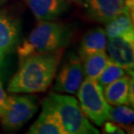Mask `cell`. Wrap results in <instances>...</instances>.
I'll list each match as a JSON object with an SVG mask.
<instances>
[{
    "mask_svg": "<svg viewBox=\"0 0 134 134\" xmlns=\"http://www.w3.org/2000/svg\"><path fill=\"white\" fill-rule=\"evenodd\" d=\"M37 21H52L67 8L65 0H25Z\"/></svg>",
    "mask_w": 134,
    "mask_h": 134,
    "instance_id": "cell-9",
    "label": "cell"
},
{
    "mask_svg": "<svg viewBox=\"0 0 134 134\" xmlns=\"http://www.w3.org/2000/svg\"><path fill=\"white\" fill-rule=\"evenodd\" d=\"M43 105L57 113L66 134L99 133L83 112L77 100L71 96L50 93L43 102Z\"/></svg>",
    "mask_w": 134,
    "mask_h": 134,
    "instance_id": "cell-3",
    "label": "cell"
},
{
    "mask_svg": "<svg viewBox=\"0 0 134 134\" xmlns=\"http://www.w3.org/2000/svg\"><path fill=\"white\" fill-rule=\"evenodd\" d=\"M80 108L93 124L101 126L108 120L110 104L97 80L85 79L77 92Z\"/></svg>",
    "mask_w": 134,
    "mask_h": 134,
    "instance_id": "cell-4",
    "label": "cell"
},
{
    "mask_svg": "<svg viewBox=\"0 0 134 134\" xmlns=\"http://www.w3.org/2000/svg\"><path fill=\"white\" fill-rule=\"evenodd\" d=\"M7 97L8 96L4 91V88H3L1 82H0V115L3 113V111L5 109V106H6Z\"/></svg>",
    "mask_w": 134,
    "mask_h": 134,
    "instance_id": "cell-19",
    "label": "cell"
},
{
    "mask_svg": "<svg viewBox=\"0 0 134 134\" xmlns=\"http://www.w3.org/2000/svg\"><path fill=\"white\" fill-rule=\"evenodd\" d=\"M84 79L82 60L79 56L71 55L58 74L54 90L58 92L76 94Z\"/></svg>",
    "mask_w": 134,
    "mask_h": 134,
    "instance_id": "cell-7",
    "label": "cell"
},
{
    "mask_svg": "<svg viewBox=\"0 0 134 134\" xmlns=\"http://www.w3.org/2000/svg\"><path fill=\"white\" fill-rule=\"evenodd\" d=\"M103 132L107 134H124L125 130L119 126L117 124H115L112 121H106L104 123Z\"/></svg>",
    "mask_w": 134,
    "mask_h": 134,
    "instance_id": "cell-18",
    "label": "cell"
},
{
    "mask_svg": "<svg viewBox=\"0 0 134 134\" xmlns=\"http://www.w3.org/2000/svg\"><path fill=\"white\" fill-rule=\"evenodd\" d=\"M37 107L26 96H8L4 111L0 115L3 126L8 130H18L33 117Z\"/></svg>",
    "mask_w": 134,
    "mask_h": 134,
    "instance_id": "cell-5",
    "label": "cell"
},
{
    "mask_svg": "<svg viewBox=\"0 0 134 134\" xmlns=\"http://www.w3.org/2000/svg\"><path fill=\"white\" fill-rule=\"evenodd\" d=\"M128 100L129 104H134V83H133V75L130 76L129 79V86H128Z\"/></svg>",
    "mask_w": 134,
    "mask_h": 134,
    "instance_id": "cell-20",
    "label": "cell"
},
{
    "mask_svg": "<svg viewBox=\"0 0 134 134\" xmlns=\"http://www.w3.org/2000/svg\"><path fill=\"white\" fill-rule=\"evenodd\" d=\"M67 28L60 23L38 21L27 38L18 48V60L21 62L30 56L54 52L68 42Z\"/></svg>",
    "mask_w": 134,
    "mask_h": 134,
    "instance_id": "cell-2",
    "label": "cell"
},
{
    "mask_svg": "<svg viewBox=\"0 0 134 134\" xmlns=\"http://www.w3.org/2000/svg\"><path fill=\"white\" fill-rule=\"evenodd\" d=\"M107 37L104 29L97 28L88 31L80 44L79 57L82 61L95 53L106 52Z\"/></svg>",
    "mask_w": 134,
    "mask_h": 134,
    "instance_id": "cell-11",
    "label": "cell"
},
{
    "mask_svg": "<svg viewBox=\"0 0 134 134\" xmlns=\"http://www.w3.org/2000/svg\"><path fill=\"white\" fill-rule=\"evenodd\" d=\"M106 50L112 62L125 69L127 74H133L134 32L108 38Z\"/></svg>",
    "mask_w": 134,
    "mask_h": 134,
    "instance_id": "cell-8",
    "label": "cell"
},
{
    "mask_svg": "<svg viewBox=\"0 0 134 134\" xmlns=\"http://www.w3.org/2000/svg\"><path fill=\"white\" fill-rule=\"evenodd\" d=\"M4 55H3L1 52H0V66H1L2 63H3V60H4Z\"/></svg>",
    "mask_w": 134,
    "mask_h": 134,
    "instance_id": "cell-22",
    "label": "cell"
},
{
    "mask_svg": "<svg viewBox=\"0 0 134 134\" xmlns=\"http://www.w3.org/2000/svg\"><path fill=\"white\" fill-rule=\"evenodd\" d=\"M62 51L30 56L19 62V68L8 85L10 93L45 92L53 81Z\"/></svg>",
    "mask_w": 134,
    "mask_h": 134,
    "instance_id": "cell-1",
    "label": "cell"
},
{
    "mask_svg": "<svg viewBox=\"0 0 134 134\" xmlns=\"http://www.w3.org/2000/svg\"><path fill=\"white\" fill-rule=\"evenodd\" d=\"M66 2H71V3H77V4H81L82 0H65Z\"/></svg>",
    "mask_w": 134,
    "mask_h": 134,
    "instance_id": "cell-21",
    "label": "cell"
},
{
    "mask_svg": "<svg viewBox=\"0 0 134 134\" xmlns=\"http://www.w3.org/2000/svg\"><path fill=\"white\" fill-rule=\"evenodd\" d=\"M18 29L9 16L0 14V52L3 55L12 52L18 42Z\"/></svg>",
    "mask_w": 134,
    "mask_h": 134,
    "instance_id": "cell-12",
    "label": "cell"
},
{
    "mask_svg": "<svg viewBox=\"0 0 134 134\" xmlns=\"http://www.w3.org/2000/svg\"><path fill=\"white\" fill-rule=\"evenodd\" d=\"M111 59L106 52L95 53L83 60L85 79L97 80Z\"/></svg>",
    "mask_w": 134,
    "mask_h": 134,
    "instance_id": "cell-14",
    "label": "cell"
},
{
    "mask_svg": "<svg viewBox=\"0 0 134 134\" xmlns=\"http://www.w3.org/2000/svg\"><path fill=\"white\" fill-rule=\"evenodd\" d=\"M126 74L127 72L125 69H123L121 66L113 63L111 60L107 64L104 71L101 72L99 77L97 79V82L102 87V89H104L106 85H110L111 83L114 82L115 80L120 79Z\"/></svg>",
    "mask_w": 134,
    "mask_h": 134,
    "instance_id": "cell-17",
    "label": "cell"
},
{
    "mask_svg": "<svg viewBox=\"0 0 134 134\" xmlns=\"http://www.w3.org/2000/svg\"><path fill=\"white\" fill-rule=\"evenodd\" d=\"M104 31L108 38L134 32L132 15H131V13H124L118 16L106 23Z\"/></svg>",
    "mask_w": 134,
    "mask_h": 134,
    "instance_id": "cell-15",
    "label": "cell"
},
{
    "mask_svg": "<svg viewBox=\"0 0 134 134\" xmlns=\"http://www.w3.org/2000/svg\"><path fill=\"white\" fill-rule=\"evenodd\" d=\"M30 134H66L57 113L42 104V112L28 131Z\"/></svg>",
    "mask_w": 134,
    "mask_h": 134,
    "instance_id": "cell-10",
    "label": "cell"
},
{
    "mask_svg": "<svg viewBox=\"0 0 134 134\" xmlns=\"http://www.w3.org/2000/svg\"><path fill=\"white\" fill-rule=\"evenodd\" d=\"M108 120H111L119 126L129 131V132L133 130V120L134 112L133 110L125 104L113 105L109 107Z\"/></svg>",
    "mask_w": 134,
    "mask_h": 134,
    "instance_id": "cell-16",
    "label": "cell"
},
{
    "mask_svg": "<svg viewBox=\"0 0 134 134\" xmlns=\"http://www.w3.org/2000/svg\"><path fill=\"white\" fill-rule=\"evenodd\" d=\"M84 6L91 19L106 24L118 16L133 12V0H84Z\"/></svg>",
    "mask_w": 134,
    "mask_h": 134,
    "instance_id": "cell-6",
    "label": "cell"
},
{
    "mask_svg": "<svg viewBox=\"0 0 134 134\" xmlns=\"http://www.w3.org/2000/svg\"><path fill=\"white\" fill-rule=\"evenodd\" d=\"M128 75H125L120 79L115 80L103 89L104 97L109 104L111 105L129 104L128 86H129L130 76Z\"/></svg>",
    "mask_w": 134,
    "mask_h": 134,
    "instance_id": "cell-13",
    "label": "cell"
}]
</instances>
